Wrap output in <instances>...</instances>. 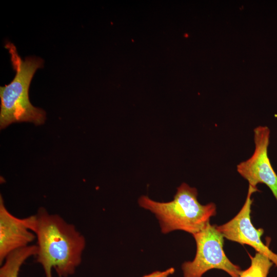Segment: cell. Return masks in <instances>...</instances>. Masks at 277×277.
<instances>
[{"instance_id": "cell-1", "label": "cell", "mask_w": 277, "mask_h": 277, "mask_svg": "<svg viewBox=\"0 0 277 277\" xmlns=\"http://www.w3.org/2000/svg\"><path fill=\"white\" fill-rule=\"evenodd\" d=\"M32 231L37 240L36 262L42 266L45 276L52 277V269L59 277L73 275L86 246L84 236L75 226L42 207L35 214Z\"/></svg>"}, {"instance_id": "cell-2", "label": "cell", "mask_w": 277, "mask_h": 277, "mask_svg": "<svg viewBox=\"0 0 277 277\" xmlns=\"http://www.w3.org/2000/svg\"><path fill=\"white\" fill-rule=\"evenodd\" d=\"M15 75L8 85L0 87L1 129L14 123L30 122L36 126L46 120L45 111L34 107L29 97V89L36 71L44 66V60L37 56H27L23 60L12 43L7 42Z\"/></svg>"}, {"instance_id": "cell-3", "label": "cell", "mask_w": 277, "mask_h": 277, "mask_svg": "<svg viewBox=\"0 0 277 277\" xmlns=\"http://www.w3.org/2000/svg\"><path fill=\"white\" fill-rule=\"evenodd\" d=\"M138 203L155 214L164 234L181 230L193 234L203 229L210 218L216 214L215 204H201L197 189L185 183L177 188L173 200L170 202H158L143 195Z\"/></svg>"}, {"instance_id": "cell-4", "label": "cell", "mask_w": 277, "mask_h": 277, "mask_svg": "<svg viewBox=\"0 0 277 277\" xmlns=\"http://www.w3.org/2000/svg\"><path fill=\"white\" fill-rule=\"evenodd\" d=\"M196 245L194 260L182 264L184 277H202L211 269H219L231 277H240V267L233 264L224 250V236L216 225L209 222L199 232L192 234Z\"/></svg>"}, {"instance_id": "cell-5", "label": "cell", "mask_w": 277, "mask_h": 277, "mask_svg": "<svg viewBox=\"0 0 277 277\" xmlns=\"http://www.w3.org/2000/svg\"><path fill=\"white\" fill-rule=\"evenodd\" d=\"M253 133V153L237 165V171L254 188H257L258 184H265L277 201V174L268 155L270 130L266 126H259L254 129Z\"/></svg>"}, {"instance_id": "cell-6", "label": "cell", "mask_w": 277, "mask_h": 277, "mask_svg": "<svg viewBox=\"0 0 277 277\" xmlns=\"http://www.w3.org/2000/svg\"><path fill=\"white\" fill-rule=\"evenodd\" d=\"M258 191L257 188L249 185L246 199L239 212L232 220L222 225L216 226V228L226 239L252 247L257 252L268 257L277 266V254L261 239L263 229L255 228L251 222L250 213L253 200L251 196Z\"/></svg>"}, {"instance_id": "cell-7", "label": "cell", "mask_w": 277, "mask_h": 277, "mask_svg": "<svg viewBox=\"0 0 277 277\" xmlns=\"http://www.w3.org/2000/svg\"><path fill=\"white\" fill-rule=\"evenodd\" d=\"M35 214L18 218L11 214L0 196V264L11 252L30 245L36 238L32 231Z\"/></svg>"}, {"instance_id": "cell-8", "label": "cell", "mask_w": 277, "mask_h": 277, "mask_svg": "<svg viewBox=\"0 0 277 277\" xmlns=\"http://www.w3.org/2000/svg\"><path fill=\"white\" fill-rule=\"evenodd\" d=\"M36 245H29L10 253L0 268V277H19L22 265L30 257L36 256Z\"/></svg>"}, {"instance_id": "cell-9", "label": "cell", "mask_w": 277, "mask_h": 277, "mask_svg": "<svg viewBox=\"0 0 277 277\" xmlns=\"http://www.w3.org/2000/svg\"><path fill=\"white\" fill-rule=\"evenodd\" d=\"M251 259L250 267L241 271L240 277H267L269 270L273 265V262L266 256L256 252Z\"/></svg>"}, {"instance_id": "cell-10", "label": "cell", "mask_w": 277, "mask_h": 277, "mask_svg": "<svg viewBox=\"0 0 277 277\" xmlns=\"http://www.w3.org/2000/svg\"><path fill=\"white\" fill-rule=\"evenodd\" d=\"M174 271V268L171 267L164 271H155L142 277H168L172 274Z\"/></svg>"}]
</instances>
